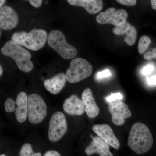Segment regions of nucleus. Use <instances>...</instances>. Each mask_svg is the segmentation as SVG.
Listing matches in <instances>:
<instances>
[{"instance_id":"obj_1","label":"nucleus","mask_w":156,"mask_h":156,"mask_svg":"<svg viewBox=\"0 0 156 156\" xmlns=\"http://www.w3.org/2000/svg\"><path fill=\"white\" fill-rule=\"evenodd\" d=\"M153 144V138L149 128L145 124L138 122L131 127L127 145L134 152L141 154L145 153Z\"/></svg>"},{"instance_id":"obj_2","label":"nucleus","mask_w":156,"mask_h":156,"mask_svg":"<svg viewBox=\"0 0 156 156\" xmlns=\"http://www.w3.org/2000/svg\"><path fill=\"white\" fill-rule=\"evenodd\" d=\"M1 51L3 55L13 58L20 70L28 73L33 69L34 64L30 60L32 56L30 53L12 40L6 42Z\"/></svg>"},{"instance_id":"obj_3","label":"nucleus","mask_w":156,"mask_h":156,"mask_svg":"<svg viewBox=\"0 0 156 156\" xmlns=\"http://www.w3.org/2000/svg\"><path fill=\"white\" fill-rule=\"evenodd\" d=\"M48 37L47 32L44 30L34 28L29 33L16 32L12 35L11 39L20 46L37 51L45 46Z\"/></svg>"},{"instance_id":"obj_4","label":"nucleus","mask_w":156,"mask_h":156,"mask_svg":"<svg viewBox=\"0 0 156 156\" xmlns=\"http://www.w3.org/2000/svg\"><path fill=\"white\" fill-rule=\"evenodd\" d=\"M48 45L65 59H70L77 55V50L67 43L64 34L59 30H53L48 35Z\"/></svg>"},{"instance_id":"obj_5","label":"nucleus","mask_w":156,"mask_h":156,"mask_svg":"<svg viewBox=\"0 0 156 156\" xmlns=\"http://www.w3.org/2000/svg\"><path fill=\"white\" fill-rule=\"evenodd\" d=\"M92 71V65L86 59L80 57L74 58L66 71V80L71 83H78L90 76Z\"/></svg>"},{"instance_id":"obj_6","label":"nucleus","mask_w":156,"mask_h":156,"mask_svg":"<svg viewBox=\"0 0 156 156\" xmlns=\"http://www.w3.org/2000/svg\"><path fill=\"white\" fill-rule=\"evenodd\" d=\"M47 107L44 101L40 95L32 94L27 97V116L31 123L39 124L45 119Z\"/></svg>"},{"instance_id":"obj_7","label":"nucleus","mask_w":156,"mask_h":156,"mask_svg":"<svg viewBox=\"0 0 156 156\" xmlns=\"http://www.w3.org/2000/svg\"><path fill=\"white\" fill-rule=\"evenodd\" d=\"M67 123L63 113L56 112L53 113L49 124L48 136L52 142H56L61 139L67 131Z\"/></svg>"},{"instance_id":"obj_8","label":"nucleus","mask_w":156,"mask_h":156,"mask_svg":"<svg viewBox=\"0 0 156 156\" xmlns=\"http://www.w3.org/2000/svg\"><path fill=\"white\" fill-rule=\"evenodd\" d=\"M128 14L123 9L116 10L114 8L107 9L105 12H101L96 17V20L99 24H110L119 26L126 22Z\"/></svg>"},{"instance_id":"obj_9","label":"nucleus","mask_w":156,"mask_h":156,"mask_svg":"<svg viewBox=\"0 0 156 156\" xmlns=\"http://www.w3.org/2000/svg\"><path fill=\"white\" fill-rule=\"evenodd\" d=\"M108 109L112 115V121L116 126L125 124V119L132 115L128 105L121 100H117L109 103Z\"/></svg>"},{"instance_id":"obj_10","label":"nucleus","mask_w":156,"mask_h":156,"mask_svg":"<svg viewBox=\"0 0 156 156\" xmlns=\"http://www.w3.org/2000/svg\"><path fill=\"white\" fill-rule=\"evenodd\" d=\"M92 130L98 136L104 140L109 145L116 150L120 148L119 140L115 135L112 129L107 124H98L92 127Z\"/></svg>"},{"instance_id":"obj_11","label":"nucleus","mask_w":156,"mask_h":156,"mask_svg":"<svg viewBox=\"0 0 156 156\" xmlns=\"http://www.w3.org/2000/svg\"><path fill=\"white\" fill-rule=\"evenodd\" d=\"M18 22V16L14 9L9 6L0 9V27L5 30L15 28Z\"/></svg>"},{"instance_id":"obj_12","label":"nucleus","mask_w":156,"mask_h":156,"mask_svg":"<svg viewBox=\"0 0 156 156\" xmlns=\"http://www.w3.org/2000/svg\"><path fill=\"white\" fill-rule=\"evenodd\" d=\"M85 152L88 156L98 154L100 156H113L108 144L98 136L92 138V142L86 148Z\"/></svg>"},{"instance_id":"obj_13","label":"nucleus","mask_w":156,"mask_h":156,"mask_svg":"<svg viewBox=\"0 0 156 156\" xmlns=\"http://www.w3.org/2000/svg\"><path fill=\"white\" fill-rule=\"evenodd\" d=\"M63 108L66 113L72 115H81L85 111L83 100L76 95H72L66 99L63 103Z\"/></svg>"},{"instance_id":"obj_14","label":"nucleus","mask_w":156,"mask_h":156,"mask_svg":"<svg viewBox=\"0 0 156 156\" xmlns=\"http://www.w3.org/2000/svg\"><path fill=\"white\" fill-rule=\"evenodd\" d=\"M82 99L87 116L90 118L97 117L99 114V108L95 102L91 89L87 88L84 90L82 93Z\"/></svg>"},{"instance_id":"obj_15","label":"nucleus","mask_w":156,"mask_h":156,"mask_svg":"<svg viewBox=\"0 0 156 156\" xmlns=\"http://www.w3.org/2000/svg\"><path fill=\"white\" fill-rule=\"evenodd\" d=\"M66 81L65 74L60 73L51 79L45 80L44 82V86L48 92L55 95L63 89Z\"/></svg>"},{"instance_id":"obj_16","label":"nucleus","mask_w":156,"mask_h":156,"mask_svg":"<svg viewBox=\"0 0 156 156\" xmlns=\"http://www.w3.org/2000/svg\"><path fill=\"white\" fill-rule=\"evenodd\" d=\"M67 2L71 5L83 7L90 14H97L103 8L101 0H68Z\"/></svg>"},{"instance_id":"obj_17","label":"nucleus","mask_w":156,"mask_h":156,"mask_svg":"<svg viewBox=\"0 0 156 156\" xmlns=\"http://www.w3.org/2000/svg\"><path fill=\"white\" fill-rule=\"evenodd\" d=\"M27 97L25 92H20L17 95L16 102L15 115L20 123H23L26 120L27 115Z\"/></svg>"},{"instance_id":"obj_18","label":"nucleus","mask_w":156,"mask_h":156,"mask_svg":"<svg viewBox=\"0 0 156 156\" xmlns=\"http://www.w3.org/2000/svg\"><path fill=\"white\" fill-rule=\"evenodd\" d=\"M127 36L124 39V41L129 46H133L136 41L137 31L136 28L133 26H131L126 32Z\"/></svg>"},{"instance_id":"obj_19","label":"nucleus","mask_w":156,"mask_h":156,"mask_svg":"<svg viewBox=\"0 0 156 156\" xmlns=\"http://www.w3.org/2000/svg\"><path fill=\"white\" fill-rule=\"evenodd\" d=\"M151 43V39L147 36H143L140 39L138 45V51L140 54H143L147 50Z\"/></svg>"},{"instance_id":"obj_20","label":"nucleus","mask_w":156,"mask_h":156,"mask_svg":"<svg viewBox=\"0 0 156 156\" xmlns=\"http://www.w3.org/2000/svg\"><path fill=\"white\" fill-rule=\"evenodd\" d=\"M131 25L129 23L126 22L122 25L116 27L113 30L114 33L116 35H122L126 33L128 30L131 27Z\"/></svg>"},{"instance_id":"obj_21","label":"nucleus","mask_w":156,"mask_h":156,"mask_svg":"<svg viewBox=\"0 0 156 156\" xmlns=\"http://www.w3.org/2000/svg\"><path fill=\"white\" fill-rule=\"evenodd\" d=\"M16 102L11 98L6 100L5 104V108L6 112L8 113L11 112L16 111Z\"/></svg>"},{"instance_id":"obj_22","label":"nucleus","mask_w":156,"mask_h":156,"mask_svg":"<svg viewBox=\"0 0 156 156\" xmlns=\"http://www.w3.org/2000/svg\"><path fill=\"white\" fill-rule=\"evenodd\" d=\"M123 96L120 92L118 93H111V95H109L106 98V100L108 102H111L115 100H119L122 99Z\"/></svg>"},{"instance_id":"obj_23","label":"nucleus","mask_w":156,"mask_h":156,"mask_svg":"<svg viewBox=\"0 0 156 156\" xmlns=\"http://www.w3.org/2000/svg\"><path fill=\"white\" fill-rule=\"evenodd\" d=\"M111 75L110 71L108 69H105L101 72H98L96 74V78L98 80L103 79L104 78L108 77Z\"/></svg>"},{"instance_id":"obj_24","label":"nucleus","mask_w":156,"mask_h":156,"mask_svg":"<svg viewBox=\"0 0 156 156\" xmlns=\"http://www.w3.org/2000/svg\"><path fill=\"white\" fill-rule=\"evenodd\" d=\"M117 2L124 5L134 6L136 5V0H117Z\"/></svg>"},{"instance_id":"obj_25","label":"nucleus","mask_w":156,"mask_h":156,"mask_svg":"<svg viewBox=\"0 0 156 156\" xmlns=\"http://www.w3.org/2000/svg\"><path fill=\"white\" fill-rule=\"evenodd\" d=\"M154 69L153 66L148 65L142 70V73L143 75H148L153 72Z\"/></svg>"},{"instance_id":"obj_26","label":"nucleus","mask_w":156,"mask_h":156,"mask_svg":"<svg viewBox=\"0 0 156 156\" xmlns=\"http://www.w3.org/2000/svg\"><path fill=\"white\" fill-rule=\"evenodd\" d=\"M40 153H34L32 149L30 150L26 151L21 156H41Z\"/></svg>"},{"instance_id":"obj_27","label":"nucleus","mask_w":156,"mask_h":156,"mask_svg":"<svg viewBox=\"0 0 156 156\" xmlns=\"http://www.w3.org/2000/svg\"><path fill=\"white\" fill-rule=\"evenodd\" d=\"M32 6L35 8H39L41 6L43 1L42 0H30L29 1Z\"/></svg>"},{"instance_id":"obj_28","label":"nucleus","mask_w":156,"mask_h":156,"mask_svg":"<svg viewBox=\"0 0 156 156\" xmlns=\"http://www.w3.org/2000/svg\"><path fill=\"white\" fill-rule=\"evenodd\" d=\"M147 83L150 86L156 85V74L151 76L147 79Z\"/></svg>"},{"instance_id":"obj_29","label":"nucleus","mask_w":156,"mask_h":156,"mask_svg":"<svg viewBox=\"0 0 156 156\" xmlns=\"http://www.w3.org/2000/svg\"><path fill=\"white\" fill-rule=\"evenodd\" d=\"M44 156H61L60 154L54 150H50L45 153Z\"/></svg>"},{"instance_id":"obj_30","label":"nucleus","mask_w":156,"mask_h":156,"mask_svg":"<svg viewBox=\"0 0 156 156\" xmlns=\"http://www.w3.org/2000/svg\"><path fill=\"white\" fill-rule=\"evenodd\" d=\"M144 58L147 60H151L152 58V57L151 53V52H147L145 53H144Z\"/></svg>"},{"instance_id":"obj_31","label":"nucleus","mask_w":156,"mask_h":156,"mask_svg":"<svg viewBox=\"0 0 156 156\" xmlns=\"http://www.w3.org/2000/svg\"><path fill=\"white\" fill-rule=\"evenodd\" d=\"M151 53L152 58L156 59V48L152 49L151 52Z\"/></svg>"},{"instance_id":"obj_32","label":"nucleus","mask_w":156,"mask_h":156,"mask_svg":"<svg viewBox=\"0 0 156 156\" xmlns=\"http://www.w3.org/2000/svg\"><path fill=\"white\" fill-rule=\"evenodd\" d=\"M152 8L154 10H156V0H152L151 1Z\"/></svg>"},{"instance_id":"obj_33","label":"nucleus","mask_w":156,"mask_h":156,"mask_svg":"<svg viewBox=\"0 0 156 156\" xmlns=\"http://www.w3.org/2000/svg\"><path fill=\"white\" fill-rule=\"evenodd\" d=\"M6 1L5 0H1L0 1V7H2L3 6V5L5 2Z\"/></svg>"},{"instance_id":"obj_34","label":"nucleus","mask_w":156,"mask_h":156,"mask_svg":"<svg viewBox=\"0 0 156 156\" xmlns=\"http://www.w3.org/2000/svg\"><path fill=\"white\" fill-rule=\"evenodd\" d=\"M3 73V69L2 66H0V76H2Z\"/></svg>"},{"instance_id":"obj_35","label":"nucleus","mask_w":156,"mask_h":156,"mask_svg":"<svg viewBox=\"0 0 156 156\" xmlns=\"http://www.w3.org/2000/svg\"><path fill=\"white\" fill-rule=\"evenodd\" d=\"M6 156L5 155V154H2V155H1V156Z\"/></svg>"}]
</instances>
